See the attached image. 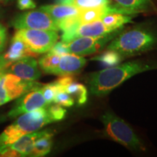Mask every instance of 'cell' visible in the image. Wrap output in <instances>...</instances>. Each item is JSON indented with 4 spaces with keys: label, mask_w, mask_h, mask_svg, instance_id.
<instances>
[{
    "label": "cell",
    "mask_w": 157,
    "mask_h": 157,
    "mask_svg": "<svg viewBox=\"0 0 157 157\" xmlns=\"http://www.w3.org/2000/svg\"><path fill=\"white\" fill-rule=\"evenodd\" d=\"M154 69H157L156 61L127 62L91 74L88 78V86L93 95L101 97L108 95L133 76Z\"/></svg>",
    "instance_id": "6da1fadb"
},
{
    "label": "cell",
    "mask_w": 157,
    "mask_h": 157,
    "mask_svg": "<svg viewBox=\"0 0 157 157\" xmlns=\"http://www.w3.org/2000/svg\"><path fill=\"white\" fill-rule=\"evenodd\" d=\"M157 48V31L147 26H137L118 34L106 47L123 58L134 56Z\"/></svg>",
    "instance_id": "7a4b0ae2"
},
{
    "label": "cell",
    "mask_w": 157,
    "mask_h": 157,
    "mask_svg": "<svg viewBox=\"0 0 157 157\" xmlns=\"http://www.w3.org/2000/svg\"><path fill=\"white\" fill-rule=\"evenodd\" d=\"M105 132L108 136L124 146L135 151H143L145 147L133 129L114 113L106 112L101 116Z\"/></svg>",
    "instance_id": "3957f363"
},
{
    "label": "cell",
    "mask_w": 157,
    "mask_h": 157,
    "mask_svg": "<svg viewBox=\"0 0 157 157\" xmlns=\"http://www.w3.org/2000/svg\"><path fill=\"white\" fill-rule=\"evenodd\" d=\"M14 36L37 54L48 52L59 39L58 31L29 29H17Z\"/></svg>",
    "instance_id": "277c9868"
},
{
    "label": "cell",
    "mask_w": 157,
    "mask_h": 157,
    "mask_svg": "<svg viewBox=\"0 0 157 157\" xmlns=\"http://www.w3.org/2000/svg\"><path fill=\"white\" fill-rule=\"evenodd\" d=\"M121 29H118L110 34L99 36L78 37L67 44L68 52L80 56H88L101 52L113 38L117 36Z\"/></svg>",
    "instance_id": "5b68a950"
},
{
    "label": "cell",
    "mask_w": 157,
    "mask_h": 157,
    "mask_svg": "<svg viewBox=\"0 0 157 157\" xmlns=\"http://www.w3.org/2000/svg\"><path fill=\"white\" fill-rule=\"evenodd\" d=\"M12 25L16 29L60 31L56 21L50 15L41 10L26 12L18 15L13 20Z\"/></svg>",
    "instance_id": "8992f818"
},
{
    "label": "cell",
    "mask_w": 157,
    "mask_h": 157,
    "mask_svg": "<svg viewBox=\"0 0 157 157\" xmlns=\"http://www.w3.org/2000/svg\"><path fill=\"white\" fill-rule=\"evenodd\" d=\"M54 122L48 112V108H39L21 114L13 124L23 132L27 134L36 132L45 125Z\"/></svg>",
    "instance_id": "52a82bcc"
},
{
    "label": "cell",
    "mask_w": 157,
    "mask_h": 157,
    "mask_svg": "<svg viewBox=\"0 0 157 157\" xmlns=\"http://www.w3.org/2000/svg\"><path fill=\"white\" fill-rule=\"evenodd\" d=\"M3 78L4 85L10 101L42 87V84L35 81L22 79L15 74L10 73L5 74Z\"/></svg>",
    "instance_id": "ba28073f"
},
{
    "label": "cell",
    "mask_w": 157,
    "mask_h": 157,
    "mask_svg": "<svg viewBox=\"0 0 157 157\" xmlns=\"http://www.w3.org/2000/svg\"><path fill=\"white\" fill-rule=\"evenodd\" d=\"M48 105L42 95L41 88L27 93L17 101L13 109L8 113V117L15 118L23 113L29 112L33 110L44 108Z\"/></svg>",
    "instance_id": "9c48e42d"
},
{
    "label": "cell",
    "mask_w": 157,
    "mask_h": 157,
    "mask_svg": "<svg viewBox=\"0 0 157 157\" xmlns=\"http://www.w3.org/2000/svg\"><path fill=\"white\" fill-rule=\"evenodd\" d=\"M109 5V13L124 15H134L155 9L153 0H111Z\"/></svg>",
    "instance_id": "30bf717a"
},
{
    "label": "cell",
    "mask_w": 157,
    "mask_h": 157,
    "mask_svg": "<svg viewBox=\"0 0 157 157\" xmlns=\"http://www.w3.org/2000/svg\"><path fill=\"white\" fill-rule=\"evenodd\" d=\"M7 71L29 81H36L41 76L37 61L32 57H25L17 60L9 66Z\"/></svg>",
    "instance_id": "8fae6325"
},
{
    "label": "cell",
    "mask_w": 157,
    "mask_h": 157,
    "mask_svg": "<svg viewBox=\"0 0 157 157\" xmlns=\"http://www.w3.org/2000/svg\"><path fill=\"white\" fill-rule=\"evenodd\" d=\"M87 60L82 56L73 53H66L60 57L55 75L66 76L79 73L86 65Z\"/></svg>",
    "instance_id": "7c38bea8"
},
{
    "label": "cell",
    "mask_w": 157,
    "mask_h": 157,
    "mask_svg": "<svg viewBox=\"0 0 157 157\" xmlns=\"http://www.w3.org/2000/svg\"><path fill=\"white\" fill-rule=\"evenodd\" d=\"M113 31H111L107 26H105L101 19L97 20L93 22L80 24L76 29V31L71 34L69 42L78 37L103 36V35L110 34Z\"/></svg>",
    "instance_id": "4fadbf2b"
},
{
    "label": "cell",
    "mask_w": 157,
    "mask_h": 157,
    "mask_svg": "<svg viewBox=\"0 0 157 157\" xmlns=\"http://www.w3.org/2000/svg\"><path fill=\"white\" fill-rule=\"evenodd\" d=\"M49 132L47 130L41 132H33L23 135L15 143L7 145L11 148L14 149L23 155V156H29L33 149L34 142L39 137L46 135Z\"/></svg>",
    "instance_id": "5bb4252c"
},
{
    "label": "cell",
    "mask_w": 157,
    "mask_h": 157,
    "mask_svg": "<svg viewBox=\"0 0 157 157\" xmlns=\"http://www.w3.org/2000/svg\"><path fill=\"white\" fill-rule=\"evenodd\" d=\"M36 55L37 53L31 51L22 40L13 36L10 47L4 57L7 61L13 63L25 57H34Z\"/></svg>",
    "instance_id": "9a60e30c"
},
{
    "label": "cell",
    "mask_w": 157,
    "mask_h": 157,
    "mask_svg": "<svg viewBox=\"0 0 157 157\" xmlns=\"http://www.w3.org/2000/svg\"><path fill=\"white\" fill-rule=\"evenodd\" d=\"M39 10L50 15L56 22L66 17L78 15L80 11V9L74 5H60V4L44 5L42 6Z\"/></svg>",
    "instance_id": "2e32d148"
},
{
    "label": "cell",
    "mask_w": 157,
    "mask_h": 157,
    "mask_svg": "<svg viewBox=\"0 0 157 157\" xmlns=\"http://www.w3.org/2000/svg\"><path fill=\"white\" fill-rule=\"evenodd\" d=\"M132 17L129 15L121 14L118 13H108L101 18V21L105 26L111 31L120 29L126 23H132Z\"/></svg>",
    "instance_id": "e0dca14e"
},
{
    "label": "cell",
    "mask_w": 157,
    "mask_h": 157,
    "mask_svg": "<svg viewBox=\"0 0 157 157\" xmlns=\"http://www.w3.org/2000/svg\"><path fill=\"white\" fill-rule=\"evenodd\" d=\"M52 134L49 132L42 137H39L34 142L33 149L31 151L30 156H44L50 152L52 148Z\"/></svg>",
    "instance_id": "ac0fdd59"
},
{
    "label": "cell",
    "mask_w": 157,
    "mask_h": 157,
    "mask_svg": "<svg viewBox=\"0 0 157 157\" xmlns=\"http://www.w3.org/2000/svg\"><path fill=\"white\" fill-rule=\"evenodd\" d=\"M63 90L74 98L78 105H82L87 101V90L82 84L74 81L65 86Z\"/></svg>",
    "instance_id": "d6986e66"
},
{
    "label": "cell",
    "mask_w": 157,
    "mask_h": 157,
    "mask_svg": "<svg viewBox=\"0 0 157 157\" xmlns=\"http://www.w3.org/2000/svg\"><path fill=\"white\" fill-rule=\"evenodd\" d=\"M109 5L103 7H98V8L80 9L78 17L81 24L93 22L97 20L101 19L103 15L109 13Z\"/></svg>",
    "instance_id": "ffe728a7"
},
{
    "label": "cell",
    "mask_w": 157,
    "mask_h": 157,
    "mask_svg": "<svg viewBox=\"0 0 157 157\" xmlns=\"http://www.w3.org/2000/svg\"><path fill=\"white\" fill-rule=\"evenodd\" d=\"M123 58L122 56L117 51L107 49L103 52L92 58V60L99 62L103 67L110 68L120 63Z\"/></svg>",
    "instance_id": "44dd1931"
},
{
    "label": "cell",
    "mask_w": 157,
    "mask_h": 157,
    "mask_svg": "<svg viewBox=\"0 0 157 157\" xmlns=\"http://www.w3.org/2000/svg\"><path fill=\"white\" fill-rule=\"evenodd\" d=\"M60 57H61L60 56L54 54L48 51V54L42 56L39 59V67L45 73L54 74L55 71L58 66Z\"/></svg>",
    "instance_id": "7402d4cb"
},
{
    "label": "cell",
    "mask_w": 157,
    "mask_h": 157,
    "mask_svg": "<svg viewBox=\"0 0 157 157\" xmlns=\"http://www.w3.org/2000/svg\"><path fill=\"white\" fill-rule=\"evenodd\" d=\"M24 135L21 132L14 124L10 125L0 135V146L2 145H10L15 143L17 139Z\"/></svg>",
    "instance_id": "603a6c76"
},
{
    "label": "cell",
    "mask_w": 157,
    "mask_h": 157,
    "mask_svg": "<svg viewBox=\"0 0 157 157\" xmlns=\"http://www.w3.org/2000/svg\"><path fill=\"white\" fill-rule=\"evenodd\" d=\"M111 2V0H74L73 5L82 10L105 7Z\"/></svg>",
    "instance_id": "cb8c5ba5"
},
{
    "label": "cell",
    "mask_w": 157,
    "mask_h": 157,
    "mask_svg": "<svg viewBox=\"0 0 157 157\" xmlns=\"http://www.w3.org/2000/svg\"><path fill=\"white\" fill-rule=\"evenodd\" d=\"M59 90H60L57 85L56 82L46 84V85L42 86L41 87L42 95L44 96L45 101L48 103V105H50V103H53L55 97H56V93H58Z\"/></svg>",
    "instance_id": "d4e9b609"
},
{
    "label": "cell",
    "mask_w": 157,
    "mask_h": 157,
    "mask_svg": "<svg viewBox=\"0 0 157 157\" xmlns=\"http://www.w3.org/2000/svg\"><path fill=\"white\" fill-rule=\"evenodd\" d=\"M54 103L63 107H71L75 103L74 98L63 90H59L56 93Z\"/></svg>",
    "instance_id": "484cf974"
},
{
    "label": "cell",
    "mask_w": 157,
    "mask_h": 157,
    "mask_svg": "<svg viewBox=\"0 0 157 157\" xmlns=\"http://www.w3.org/2000/svg\"><path fill=\"white\" fill-rule=\"evenodd\" d=\"M48 110L54 122L55 121H61L66 117V110L63 109L61 105H58L57 103L49 106L48 108Z\"/></svg>",
    "instance_id": "4316f807"
},
{
    "label": "cell",
    "mask_w": 157,
    "mask_h": 157,
    "mask_svg": "<svg viewBox=\"0 0 157 157\" xmlns=\"http://www.w3.org/2000/svg\"><path fill=\"white\" fill-rule=\"evenodd\" d=\"M0 156L1 157H17L23 156V155L14 149L11 148L7 145L0 146Z\"/></svg>",
    "instance_id": "83f0119b"
},
{
    "label": "cell",
    "mask_w": 157,
    "mask_h": 157,
    "mask_svg": "<svg viewBox=\"0 0 157 157\" xmlns=\"http://www.w3.org/2000/svg\"><path fill=\"white\" fill-rule=\"evenodd\" d=\"M49 52H52V53L58 55V56H62L63 55L68 53V49H67V44L63 42H57L55 44L52 48L50 49Z\"/></svg>",
    "instance_id": "f1b7e54d"
},
{
    "label": "cell",
    "mask_w": 157,
    "mask_h": 157,
    "mask_svg": "<svg viewBox=\"0 0 157 157\" xmlns=\"http://www.w3.org/2000/svg\"><path fill=\"white\" fill-rule=\"evenodd\" d=\"M17 7L21 10L29 9H34L36 7V3L34 0H17Z\"/></svg>",
    "instance_id": "f546056e"
},
{
    "label": "cell",
    "mask_w": 157,
    "mask_h": 157,
    "mask_svg": "<svg viewBox=\"0 0 157 157\" xmlns=\"http://www.w3.org/2000/svg\"><path fill=\"white\" fill-rule=\"evenodd\" d=\"M7 42V30L3 25L0 24V52L5 49Z\"/></svg>",
    "instance_id": "4dcf8cb0"
},
{
    "label": "cell",
    "mask_w": 157,
    "mask_h": 157,
    "mask_svg": "<svg viewBox=\"0 0 157 157\" xmlns=\"http://www.w3.org/2000/svg\"><path fill=\"white\" fill-rule=\"evenodd\" d=\"M0 100L2 102L3 104H5L7 102L10 101V99L7 97V92L5 88V85H4V78H2L0 80Z\"/></svg>",
    "instance_id": "1f68e13d"
},
{
    "label": "cell",
    "mask_w": 157,
    "mask_h": 157,
    "mask_svg": "<svg viewBox=\"0 0 157 157\" xmlns=\"http://www.w3.org/2000/svg\"><path fill=\"white\" fill-rule=\"evenodd\" d=\"M12 64V63L7 61L4 56H0V69L8 68Z\"/></svg>",
    "instance_id": "d6a6232c"
},
{
    "label": "cell",
    "mask_w": 157,
    "mask_h": 157,
    "mask_svg": "<svg viewBox=\"0 0 157 157\" xmlns=\"http://www.w3.org/2000/svg\"><path fill=\"white\" fill-rule=\"evenodd\" d=\"M74 0H55L56 4H60V5H73Z\"/></svg>",
    "instance_id": "836d02e7"
},
{
    "label": "cell",
    "mask_w": 157,
    "mask_h": 157,
    "mask_svg": "<svg viewBox=\"0 0 157 157\" xmlns=\"http://www.w3.org/2000/svg\"><path fill=\"white\" fill-rule=\"evenodd\" d=\"M6 73V69L5 68H3V69H0V80L2 79V78L3 77L4 75H5Z\"/></svg>",
    "instance_id": "e575fe53"
},
{
    "label": "cell",
    "mask_w": 157,
    "mask_h": 157,
    "mask_svg": "<svg viewBox=\"0 0 157 157\" xmlns=\"http://www.w3.org/2000/svg\"><path fill=\"white\" fill-rule=\"evenodd\" d=\"M3 105V103H2V102L1 101V100H0V105Z\"/></svg>",
    "instance_id": "d590c367"
}]
</instances>
